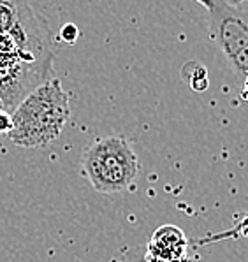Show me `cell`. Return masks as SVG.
<instances>
[{
    "instance_id": "52a82bcc",
    "label": "cell",
    "mask_w": 248,
    "mask_h": 262,
    "mask_svg": "<svg viewBox=\"0 0 248 262\" xmlns=\"http://www.w3.org/2000/svg\"><path fill=\"white\" fill-rule=\"evenodd\" d=\"M182 79L185 81L194 92H206L210 86V76H208V69L201 62H190L183 63L182 67Z\"/></svg>"
},
{
    "instance_id": "ba28073f",
    "label": "cell",
    "mask_w": 248,
    "mask_h": 262,
    "mask_svg": "<svg viewBox=\"0 0 248 262\" xmlns=\"http://www.w3.org/2000/svg\"><path fill=\"white\" fill-rule=\"evenodd\" d=\"M78 37H79V30L74 23H67V25H63L62 30H60V39L65 44H74L78 41Z\"/></svg>"
},
{
    "instance_id": "7a4b0ae2",
    "label": "cell",
    "mask_w": 248,
    "mask_h": 262,
    "mask_svg": "<svg viewBox=\"0 0 248 262\" xmlns=\"http://www.w3.org/2000/svg\"><path fill=\"white\" fill-rule=\"evenodd\" d=\"M13 128L7 134L16 146L44 148L62 134L71 118L69 94L57 78L35 88L11 113Z\"/></svg>"
},
{
    "instance_id": "30bf717a",
    "label": "cell",
    "mask_w": 248,
    "mask_h": 262,
    "mask_svg": "<svg viewBox=\"0 0 248 262\" xmlns=\"http://www.w3.org/2000/svg\"><path fill=\"white\" fill-rule=\"evenodd\" d=\"M136 262H164V260H159V259H155V257H151V255H148V253L145 252L141 257H139Z\"/></svg>"
},
{
    "instance_id": "3957f363",
    "label": "cell",
    "mask_w": 248,
    "mask_h": 262,
    "mask_svg": "<svg viewBox=\"0 0 248 262\" xmlns=\"http://www.w3.org/2000/svg\"><path fill=\"white\" fill-rule=\"evenodd\" d=\"M139 159L122 136L95 139L81 155V169L94 190L117 193L130 187L139 174Z\"/></svg>"
},
{
    "instance_id": "5bb4252c",
    "label": "cell",
    "mask_w": 248,
    "mask_h": 262,
    "mask_svg": "<svg viewBox=\"0 0 248 262\" xmlns=\"http://www.w3.org/2000/svg\"><path fill=\"white\" fill-rule=\"evenodd\" d=\"M194 262H205V260H194Z\"/></svg>"
},
{
    "instance_id": "7c38bea8",
    "label": "cell",
    "mask_w": 248,
    "mask_h": 262,
    "mask_svg": "<svg viewBox=\"0 0 248 262\" xmlns=\"http://www.w3.org/2000/svg\"><path fill=\"white\" fill-rule=\"evenodd\" d=\"M197 4H201L202 7H206L208 11H211V7H213V0H195Z\"/></svg>"
},
{
    "instance_id": "8992f818",
    "label": "cell",
    "mask_w": 248,
    "mask_h": 262,
    "mask_svg": "<svg viewBox=\"0 0 248 262\" xmlns=\"http://www.w3.org/2000/svg\"><path fill=\"white\" fill-rule=\"evenodd\" d=\"M29 0H0V35L9 34L18 25Z\"/></svg>"
},
{
    "instance_id": "5b68a950",
    "label": "cell",
    "mask_w": 248,
    "mask_h": 262,
    "mask_svg": "<svg viewBox=\"0 0 248 262\" xmlns=\"http://www.w3.org/2000/svg\"><path fill=\"white\" fill-rule=\"evenodd\" d=\"M185 232L176 225H162L153 232L146 253L164 262H194Z\"/></svg>"
},
{
    "instance_id": "8fae6325",
    "label": "cell",
    "mask_w": 248,
    "mask_h": 262,
    "mask_svg": "<svg viewBox=\"0 0 248 262\" xmlns=\"http://www.w3.org/2000/svg\"><path fill=\"white\" fill-rule=\"evenodd\" d=\"M241 99L248 104V76L245 78V83H243V88H241Z\"/></svg>"
},
{
    "instance_id": "9c48e42d",
    "label": "cell",
    "mask_w": 248,
    "mask_h": 262,
    "mask_svg": "<svg viewBox=\"0 0 248 262\" xmlns=\"http://www.w3.org/2000/svg\"><path fill=\"white\" fill-rule=\"evenodd\" d=\"M13 128V116L7 110L0 107V134H9Z\"/></svg>"
},
{
    "instance_id": "277c9868",
    "label": "cell",
    "mask_w": 248,
    "mask_h": 262,
    "mask_svg": "<svg viewBox=\"0 0 248 262\" xmlns=\"http://www.w3.org/2000/svg\"><path fill=\"white\" fill-rule=\"evenodd\" d=\"M210 32L233 71L243 79L248 76V21L234 4L213 0Z\"/></svg>"
},
{
    "instance_id": "4fadbf2b",
    "label": "cell",
    "mask_w": 248,
    "mask_h": 262,
    "mask_svg": "<svg viewBox=\"0 0 248 262\" xmlns=\"http://www.w3.org/2000/svg\"><path fill=\"white\" fill-rule=\"evenodd\" d=\"M234 2H241V0H231V4H234Z\"/></svg>"
},
{
    "instance_id": "6da1fadb",
    "label": "cell",
    "mask_w": 248,
    "mask_h": 262,
    "mask_svg": "<svg viewBox=\"0 0 248 262\" xmlns=\"http://www.w3.org/2000/svg\"><path fill=\"white\" fill-rule=\"evenodd\" d=\"M55 35L46 19L27 4L18 25L0 35V104L13 113L53 76Z\"/></svg>"
}]
</instances>
